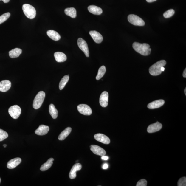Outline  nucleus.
<instances>
[{"instance_id":"f257e3e1","label":"nucleus","mask_w":186,"mask_h":186,"mask_svg":"<svg viewBox=\"0 0 186 186\" xmlns=\"http://www.w3.org/2000/svg\"><path fill=\"white\" fill-rule=\"evenodd\" d=\"M132 46L136 52L143 56H148L151 52V49L150 48V46L147 44H140L134 42Z\"/></svg>"},{"instance_id":"f03ea898","label":"nucleus","mask_w":186,"mask_h":186,"mask_svg":"<svg viewBox=\"0 0 186 186\" xmlns=\"http://www.w3.org/2000/svg\"><path fill=\"white\" fill-rule=\"evenodd\" d=\"M167 62L165 60L158 61L152 65L149 69L150 74L152 76H158L161 74V67L166 65Z\"/></svg>"},{"instance_id":"7ed1b4c3","label":"nucleus","mask_w":186,"mask_h":186,"mask_svg":"<svg viewBox=\"0 0 186 186\" xmlns=\"http://www.w3.org/2000/svg\"><path fill=\"white\" fill-rule=\"evenodd\" d=\"M22 9L26 16L28 18L33 19L36 15V10L33 6L28 4H25L22 7Z\"/></svg>"},{"instance_id":"20e7f679","label":"nucleus","mask_w":186,"mask_h":186,"mask_svg":"<svg viewBox=\"0 0 186 186\" xmlns=\"http://www.w3.org/2000/svg\"><path fill=\"white\" fill-rule=\"evenodd\" d=\"M45 97V94L43 91H40L35 97L33 102V108L38 109L41 107Z\"/></svg>"},{"instance_id":"39448f33","label":"nucleus","mask_w":186,"mask_h":186,"mask_svg":"<svg viewBox=\"0 0 186 186\" xmlns=\"http://www.w3.org/2000/svg\"><path fill=\"white\" fill-rule=\"evenodd\" d=\"M128 19L129 23L134 25L143 26L145 25V22L143 20L136 15H130L128 16Z\"/></svg>"},{"instance_id":"423d86ee","label":"nucleus","mask_w":186,"mask_h":186,"mask_svg":"<svg viewBox=\"0 0 186 186\" xmlns=\"http://www.w3.org/2000/svg\"><path fill=\"white\" fill-rule=\"evenodd\" d=\"M8 112L13 118L17 119L21 114V109L18 106H13L9 108Z\"/></svg>"},{"instance_id":"0eeeda50","label":"nucleus","mask_w":186,"mask_h":186,"mask_svg":"<svg viewBox=\"0 0 186 186\" xmlns=\"http://www.w3.org/2000/svg\"><path fill=\"white\" fill-rule=\"evenodd\" d=\"M77 44L79 47L83 52L86 56L87 57H89V52L87 42L80 38L78 39Z\"/></svg>"},{"instance_id":"6e6552de","label":"nucleus","mask_w":186,"mask_h":186,"mask_svg":"<svg viewBox=\"0 0 186 186\" xmlns=\"http://www.w3.org/2000/svg\"><path fill=\"white\" fill-rule=\"evenodd\" d=\"M77 109L80 114L86 116L91 115L92 111L91 108L86 104H80L78 106Z\"/></svg>"},{"instance_id":"1a4fd4ad","label":"nucleus","mask_w":186,"mask_h":186,"mask_svg":"<svg viewBox=\"0 0 186 186\" xmlns=\"http://www.w3.org/2000/svg\"><path fill=\"white\" fill-rule=\"evenodd\" d=\"M90 150L95 154L103 156H105L106 152L105 150L99 146L92 145L90 146Z\"/></svg>"},{"instance_id":"9d476101","label":"nucleus","mask_w":186,"mask_h":186,"mask_svg":"<svg viewBox=\"0 0 186 186\" xmlns=\"http://www.w3.org/2000/svg\"><path fill=\"white\" fill-rule=\"evenodd\" d=\"M94 138L97 141L105 144H109L110 142V139L108 137L103 134H96L94 136Z\"/></svg>"},{"instance_id":"9b49d317","label":"nucleus","mask_w":186,"mask_h":186,"mask_svg":"<svg viewBox=\"0 0 186 186\" xmlns=\"http://www.w3.org/2000/svg\"><path fill=\"white\" fill-rule=\"evenodd\" d=\"M108 94L107 92H103L100 97L99 103L101 107H107L108 105Z\"/></svg>"},{"instance_id":"f8f14e48","label":"nucleus","mask_w":186,"mask_h":186,"mask_svg":"<svg viewBox=\"0 0 186 186\" xmlns=\"http://www.w3.org/2000/svg\"><path fill=\"white\" fill-rule=\"evenodd\" d=\"M162 124L158 122L151 124L147 128V131L149 133H153L160 131L162 128Z\"/></svg>"},{"instance_id":"ddd939ff","label":"nucleus","mask_w":186,"mask_h":186,"mask_svg":"<svg viewBox=\"0 0 186 186\" xmlns=\"http://www.w3.org/2000/svg\"><path fill=\"white\" fill-rule=\"evenodd\" d=\"M89 34L94 41L97 43L100 44L103 40V37L99 32L96 31H91Z\"/></svg>"},{"instance_id":"4468645a","label":"nucleus","mask_w":186,"mask_h":186,"mask_svg":"<svg viewBox=\"0 0 186 186\" xmlns=\"http://www.w3.org/2000/svg\"><path fill=\"white\" fill-rule=\"evenodd\" d=\"M81 168L82 166L80 163H77L73 165L69 174L70 178L73 179L76 178V172L80 170L81 169Z\"/></svg>"},{"instance_id":"2eb2a0df","label":"nucleus","mask_w":186,"mask_h":186,"mask_svg":"<svg viewBox=\"0 0 186 186\" xmlns=\"http://www.w3.org/2000/svg\"><path fill=\"white\" fill-rule=\"evenodd\" d=\"M165 101L163 100L160 99L153 101L148 105V108L149 109H155V108H160L164 105Z\"/></svg>"},{"instance_id":"dca6fc26","label":"nucleus","mask_w":186,"mask_h":186,"mask_svg":"<svg viewBox=\"0 0 186 186\" xmlns=\"http://www.w3.org/2000/svg\"><path fill=\"white\" fill-rule=\"evenodd\" d=\"M49 128L48 126L41 125L35 131V134L39 136H44L48 133Z\"/></svg>"},{"instance_id":"f3484780","label":"nucleus","mask_w":186,"mask_h":186,"mask_svg":"<svg viewBox=\"0 0 186 186\" xmlns=\"http://www.w3.org/2000/svg\"><path fill=\"white\" fill-rule=\"evenodd\" d=\"M11 83L8 80H4L0 82V92H6L10 89Z\"/></svg>"},{"instance_id":"a211bd4d","label":"nucleus","mask_w":186,"mask_h":186,"mask_svg":"<svg viewBox=\"0 0 186 186\" xmlns=\"http://www.w3.org/2000/svg\"><path fill=\"white\" fill-rule=\"evenodd\" d=\"M21 159L19 158H15L12 159L8 162L7 164V167L9 169H12L17 167L20 164Z\"/></svg>"},{"instance_id":"6ab92c4d","label":"nucleus","mask_w":186,"mask_h":186,"mask_svg":"<svg viewBox=\"0 0 186 186\" xmlns=\"http://www.w3.org/2000/svg\"><path fill=\"white\" fill-rule=\"evenodd\" d=\"M88 9L90 13L94 15H100L102 14L103 12L101 8L94 5L89 6Z\"/></svg>"},{"instance_id":"aec40b11","label":"nucleus","mask_w":186,"mask_h":186,"mask_svg":"<svg viewBox=\"0 0 186 186\" xmlns=\"http://www.w3.org/2000/svg\"><path fill=\"white\" fill-rule=\"evenodd\" d=\"M54 55L55 60L58 63H61L67 60V56L63 52H57L55 53Z\"/></svg>"},{"instance_id":"412c9836","label":"nucleus","mask_w":186,"mask_h":186,"mask_svg":"<svg viewBox=\"0 0 186 186\" xmlns=\"http://www.w3.org/2000/svg\"><path fill=\"white\" fill-rule=\"evenodd\" d=\"M47 35L50 38L55 41H58L61 38L60 35L54 30H50L47 32Z\"/></svg>"},{"instance_id":"4be33fe9","label":"nucleus","mask_w":186,"mask_h":186,"mask_svg":"<svg viewBox=\"0 0 186 186\" xmlns=\"http://www.w3.org/2000/svg\"><path fill=\"white\" fill-rule=\"evenodd\" d=\"M72 129L71 128L68 127L63 131V132L59 135L58 139L59 140L62 141L65 140L71 132Z\"/></svg>"},{"instance_id":"5701e85b","label":"nucleus","mask_w":186,"mask_h":186,"mask_svg":"<svg viewBox=\"0 0 186 186\" xmlns=\"http://www.w3.org/2000/svg\"><path fill=\"white\" fill-rule=\"evenodd\" d=\"M22 52V50L21 49L15 48L14 49L10 51L9 52L10 57L11 58H14L18 57Z\"/></svg>"},{"instance_id":"b1692460","label":"nucleus","mask_w":186,"mask_h":186,"mask_svg":"<svg viewBox=\"0 0 186 186\" xmlns=\"http://www.w3.org/2000/svg\"><path fill=\"white\" fill-rule=\"evenodd\" d=\"M54 161V159L51 158L48 159L47 162L43 165H42L40 168V170L42 171H46L47 170L52 167L53 164V161Z\"/></svg>"},{"instance_id":"393cba45","label":"nucleus","mask_w":186,"mask_h":186,"mask_svg":"<svg viewBox=\"0 0 186 186\" xmlns=\"http://www.w3.org/2000/svg\"><path fill=\"white\" fill-rule=\"evenodd\" d=\"M65 14L68 16L75 18L77 16V12L76 9L74 7L68 8L65 10Z\"/></svg>"},{"instance_id":"a878e982","label":"nucleus","mask_w":186,"mask_h":186,"mask_svg":"<svg viewBox=\"0 0 186 186\" xmlns=\"http://www.w3.org/2000/svg\"><path fill=\"white\" fill-rule=\"evenodd\" d=\"M49 112L53 119H56L58 116V111L55 106L51 104L49 106Z\"/></svg>"},{"instance_id":"bb28decb","label":"nucleus","mask_w":186,"mask_h":186,"mask_svg":"<svg viewBox=\"0 0 186 186\" xmlns=\"http://www.w3.org/2000/svg\"><path fill=\"white\" fill-rule=\"evenodd\" d=\"M69 77L68 75H66L64 76L61 79L59 84V88L60 90L63 89L65 87L66 84L68 83L69 80Z\"/></svg>"},{"instance_id":"cd10ccee","label":"nucleus","mask_w":186,"mask_h":186,"mask_svg":"<svg viewBox=\"0 0 186 186\" xmlns=\"http://www.w3.org/2000/svg\"><path fill=\"white\" fill-rule=\"evenodd\" d=\"M106 71V69L105 66H102L99 68L98 71V74L96 77L97 80H99L104 76Z\"/></svg>"},{"instance_id":"c85d7f7f","label":"nucleus","mask_w":186,"mask_h":186,"mask_svg":"<svg viewBox=\"0 0 186 186\" xmlns=\"http://www.w3.org/2000/svg\"><path fill=\"white\" fill-rule=\"evenodd\" d=\"M10 16V13H6L0 16V24L5 21Z\"/></svg>"},{"instance_id":"c756f323","label":"nucleus","mask_w":186,"mask_h":186,"mask_svg":"<svg viewBox=\"0 0 186 186\" xmlns=\"http://www.w3.org/2000/svg\"><path fill=\"white\" fill-rule=\"evenodd\" d=\"M175 11L173 10L170 9L166 11L163 14V16L165 18H169L174 15Z\"/></svg>"},{"instance_id":"7c9ffc66","label":"nucleus","mask_w":186,"mask_h":186,"mask_svg":"<svg viewBox=\"0 0 186 186\" xmlns=\"http://www.w3.org/2000/svg\"><path fill=\"white\" fill-rule=\"evenodd\" d=\"M8 135L7 133L5 131L0 129V141L4 140L8 137Z\"/></svg>"},{"instance_id":"2f4dec72","label":"nucleus","mask_w":186,"mask_h":186,"mask_svg":"<svg viewBox=\"0 0 186 186\" xmlns=\"http://www.w3.org/2000/svg\"><path fill=\"white\" fill-rule=\"evenodd\" d=\"M178 186H186V178L185 177H182V178L179 179L178 183Z\"/></svg>"},{"instance_id":"473e14b6","label":"nucleus","mask_w":186,"mask_h":186,"mask_svg":"<svg viewBox=\"0 0 186 186\" xmlns=\"http://www.w3.org/2000/svg\"><path fill=\"white\" fill-rule=\"evenodd\" d=\"M147 181L145 179H141L139 181L137 184V186H147Z\"/></svg>"},{"instance_id":"72a5a7b5","label":"nucleus","mask_w":186,"mask_h":186,"mask_svg":"<svg viewBox=\"0 0 186 186\" xmlns=\"http://www.w3.org/2000/svg\"><path fill=\"white\" fill-rule=\"evenodd\" d=\"M101 159L103 160H107L108 159V156H103L101 157Z\"/></svg>"},{"instance_id":"f704fd0d","label":"nucleus","mask_w":186,"mask_h":186,"mask_svg":"<svg viewBox=\"0 0 186 186\" xmlns=\"http://www.w3.org/2000/svg\"><path fill=\"white\" fill-rule=\"evenodd\" d=\"M108 165L107 163H105L104 164L103 166V169H107L108 168Z\"/></svg>"},{"instance_id":"c9c22d12","label":"nucleus","mask_w":186,"mask_h":186,"mask_svg":"<svg viewBox=\"0 0 186 186\" xmlns=\"http://www.w3.org/2000/svg\"><path fill=\"white\" fill-rule=\"evenodd\" d=\"M183 76L184 77H186V69L185 68L183 72Z\"/></svg>"},{"instance_id":"e433bc0d","label":"nucleus","mask_w":186,"mask_h":186,"mask_svg":"<svg viewBox=\"0 0 186 186\" xmlns=\"http://www.w3.org/2000/svg\"><path fill=\"white\" fill-rule=\"evenodd\" d=\"M156 1V0H146V1L148 2V3H152V2H154Z\"/></svg>"},{"instance_id":"4c0bfd02","label":"nucleus","mask_w":186,"mask_h":186,"mask_svg":"<svg viewBox=\"0 0 186 186\" xmlns=\"http://www.w3.org/2000/svg\"><path fill=\"white\" fill-rule=\"evenodd\" d=\"M2 1L4 2V3H8L10 1V0H0V1Z\"/></svg>"},{"instance_id":"58836bf2","label":"nucleus","mask_w":186,"mask_h":186,"mask_svg":"<svg viewBox=\"0 0 186 186\" xmlns=\"http://www.w3.org/2000/svg\"><path fill=\"white\" fill-rule=\"evenodd\" d=\"M165 70V68L164 67H161V70L162 72L164 71Z\"/></svg>"},{"instance_id":"ea45409f","label":"nucleus","mask_w":186,"mask_h":186,"mask_svg":"<svg viewBox=\"0 0 186 186\" xmlns=\"http://www.w3.org/2000/svg\"><path fill=\"white\" fill-rule=\"evenodd\" d=\"M185 95H186V88H185Z\"/></svg>"},{"instance_id":"a19ab883","label":"nucleus","mask_w":186,"mask_h":186,"mask_svg":"<svg viewBox=\"0 0 186 186\" xmlns=\"http://www.w3.org/2000/svg\"><path fill=\"white\" fill-rule=\"evenodd\" d=\"M3 146L4 148H6L7 147V145L6 144H4L3 145Z\"/></svg>"},{"instance_id":"79ce46f5","label":"nucleus","mask_w":186,"mask_h":186,"mask_svg":"<svg viewBox=\"0 0 186 186\" xmlns=\"http://www.w3.org/2000/svg\"><path fill=\"white\" fill-rule=\"evenodd\" d=\"M1 178H0V183H1Z\"/></svg>"}]
</instances>
